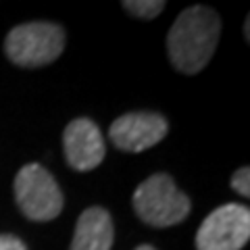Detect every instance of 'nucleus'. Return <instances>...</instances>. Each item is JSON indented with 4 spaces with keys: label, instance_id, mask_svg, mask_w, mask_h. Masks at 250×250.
<instances>
[{
    "label": "nucleus",
    "instance_id": "39448f33",
    "mask_svg": "<svg viewBox=\"0 0 250 250\" xmlns=\"http://www.w3.org/2000/svg\"><path fill=\"white\" fill-rule=\"evenodd\" d=\"M250 238V210L244 205L217 207L196 231V250H242Z\"/></svg>",
    "mask_w": 250,
    "mask_h": 250
},
{
    "label": "nucleus",
    "instance_id": "7ed1b4c3",
    "mask_svg": "<svg viewBox=\"0 0 250 250\" xmlns=\"http://www.w3.org/2000/svg\"><path fill=\"white\" fill-rule=\"evenodd\" d=\"M65 29L57 23L31 21L13 27L4 40V52L19 67H44L61 57Z\"/></svg>",
    "mask_w": 250,
    "mask_h": 250
},
{
    "label": "nucleus",
    "instance_id": "6e6552de",
    "mask_svg": "<svg viewBox=\"0 0 250 250\" xmlns=\"http://www.w3.org/2000/svg\"><path fill=\"white\" fill-rule=\"evenodd\" d=\"M115 238L113 219L103 207H90L77 219L69 250H111Z\"/></svg>",
    "mask_w": 250,
    "mask_h": 250
},
{
    "label": "nucleus",
    "instance_id": "0eeeda50",
    "mask_svg": "<svg viewBox=\"0 0 250 250\" xmlns=\"http://www.w3.org/2000/svg\"><path fill=\"white\" fill-rule=\"evenodd\" d=\"M62 148H65V156L69 167L75 171H92L96 169L104 159V138L100 134L98 125L80 117L73 119L65 127L62 134Z\"/></svg>",
    "mask_w": 250,
    "mask_h": 250
},
{
    "label": "nucleus",
    "instance_id": "f257e3e1",
    "mask_svg": "<svg viewBox=\"0 0 250 250\" xmlns=\"http://www.w3.org/2000/svg\"><path fill=\"white\" fill-rule=\"evenodd\" d=\"M221 17L208 6H188L167 36L169 61L179 73L196 75L208 65L219 44Z\"/></svg>",
    "mask_w": 250,
    "mask_h": 250
},
{
    "label": "nucleus",
    "instance_id": "1a4fd4ad",
    "mask_svg": "<svg viewBox=\"0 0 250 250\" xmlns=\"http://www.w3.org/2000/svg\"><path fill=\"white\" fill-rule=\"evenodd\" d=\"M123 9L140 19H154L165 9V2L163 0H125Z\"/></svg>",
    "mask_w": 250,
    "mask_h": 250
},
{
    "label": "nucleus",
    "instance_id": "423d86ee",
    "mask_svg": "<svg viewBox=\"0 0 250 250\" xmlns=\"http://www.w3.org/2000/svg\"><path fill=\"white\" fill-rule=\"evenodd\" d=\"M169 131V123L159 113L136 111L125 113L119 119H115L108 138L123 152H142L161 142Z\"/></svg>",
    "mask_w": 250,
    "mask_h": 250
},
{
    "label": "nucleus",
    "instance_id": "f03ea898",
    "mask_svg": "<svg viewBox=\"0 0 250 250\" xmlns=\"http://www.w3.org/2000/svg\"><path fill=\"white\" fill-rule=\"evenodd\" d=\"M192 202L167 173H154L136 188L134 210L150 228H171L190 215Z\"/></svg>",
    "mask_w": 250,
    "mask_h": 250
},
{
    "label": "nucleus",
    "instance_id": "20e7f679",
    "mask_svg": "<svg viewBox=\"0 0 250 250\" xmlns=\"http://www.w3.org/2000/svg\"><path fill=\"white\" fill-rule=\"evenodd\" d=\"M15 200L31 221H52L62 210V192L50 171L38 163L21 167L15 177Z\"/></svg>",
    "mask_w": 250,
    "mask_h": 250
},
{
    "label": "nucleus",
    "instance_id": "9d476101",
    "mask_svg": "<svg viewBox=\"0 0 250 250\" xmlns=\"http://www.w3.org/2000/svg\"><path fill=\"white\" fill-rule=\"evenodd\" d=\"M231 188L236 190L240 196H244V198H248L250 196V169L248 167H242V169H238L236 173L231 175Z\"/></svg>",
    "mask_w": 250,
    "mask_h": 250
},
{
    "label": "nucleus",
    "instance_id": "9b49d317",
    "mask_svg": "<svg viewBox=\"0 0 250 250\" xmlns=\"http://www.w3.org/2000/svg\"><path fill=\"white\" fill-rule=\"evenodd\" d=\"M0 250H27L25 244L11 233H0Z\"/></svg>",
    "mask_w": 250,
    "mask_h": 250
},
{
    "label": "nucleus",
    "instance_id": "f8f14e48",
    "mask_svg": "<svg viewBox=\"0 0 250 250\" xmlns=\"http://www.w3.org/2000/svg\"><path fill=\"white\" fill-rule=\"evenodd\" d=\"M136 250H156V248H152L150 244H142V246H138Z\"/></svg>",
    "mask_w": 250,
    "mask_h": 250
}]
</instances>
